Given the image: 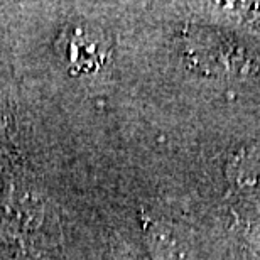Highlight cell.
Masks as SVG:
<instances>
[{
    "instance_id": "cell-1",
    "label": "cell",
    "mask_w": 260,
    "mask_h": 260,
    "mask_svg": "<svg viewBox=\"0 0 260 260\" xmlns=\"http://www.w3.org/2000/svg\"><path fill=\"white\" fill-rule=\"evenodd\" d=\"M66 54L73 75L95 73L107 63L110 48L103 34H96L90 27H81L71 36Z\"/></svg>"
}]
</instances>
